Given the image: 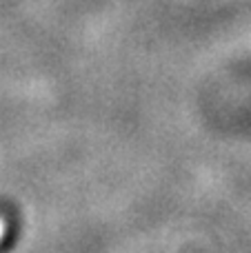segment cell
Here are the masks:
<instances>
[{"instance_id":"cell-1","label":"cell","mask_w":251,"mask_h":253,"mask_svg":"<svg viewBox=\"0 0 251 253\" xmlns=\"http://www.w3.org/2000/svg\"><path fill=\"white\" fill-rule=\"evenodd\" d=\"M4 231H7V220H4L2 215H0V240L4 238Z\"/></svg>"}]
</instances>
